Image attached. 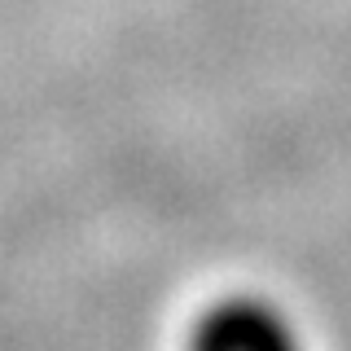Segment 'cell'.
<instances>
[{
	"label": "cell",
	"instance_id": "cell-1",
	"mask_svg": "<svg viewBox=\"0 0 351 351\" xmlns=\"http://www.w3.org/2000/svg\"><path fill=\"white\" fill-rule=\"evenodd\" d=\"M184 351H307L294 316L268 294L228 290L184 329Z\"/></svg>",
	"mask_w": 351,
	"mask_h": 351
}]
</instances>
